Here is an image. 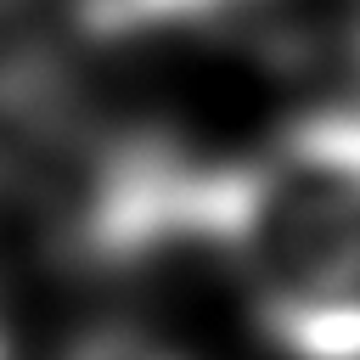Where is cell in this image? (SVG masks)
I'll use <instances>...</instances> for the list:
<instances>
[{
  "label": "cell",
  "instance_id": "6da1fadb",
  "mask_svg": "<svg viewBox=\"0 0 360 360\" xmlns=\"http://www.w3.org/2000/svg\"><path fill=\"white\" fill-rule=\"evenodd\" d=\"M158 236L219 242L298 360H360V118H309L248 169H118L96 248Z\"/></svg>",
  "mask_w": 360,
  "mask_h": 360
},
{
  "label": "cell",
  "instance_id": "7a4b0ae2",
  "mask_svg": "<svg viewBox=\"0 0 360 360\" xmlns=\"http://www.w3.org/2000/svg\"><path fill=\"white\" fill-rule=\"evenodd\" d=\"M79 360H169V354L141 343V338H96V343H84Z\"/></svg>",
  "mask_w": 360,
  "mask_h": 360
}]
</instances>
